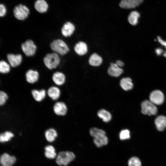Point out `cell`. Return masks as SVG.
Returning <instances> with one entry per match:
<instances>
[{"label":"cell","instance_id":"1","mask_svg":"<svg viewBox=\"0 0 166 166\" xmlns=\"http://www.w3.org/2000/svg\"><path fill=\"white\" fill-rule=\"evenodd\" d=\"M50 47L54 53L61 55L66 54L69 49L66 43L62 40L57 39L53 41L51 43Z\"/></svg>","mask_w":166,"mask_h":166},{"label":"cell","instance_id":"2","mask_svg":"<svg viewBox=\"0 0 166 166\" xmlns=\"http://www.w3.org/2000/svg\"><path fill=\"white\" fill-rule=\"evenodd\" d=\"M43 61L46 66L48 69H52L57 67L60 59L58 54L53 53L47 54L44 58Z\"/></svg>","mask_w":166,"mask_h":166},{"label":"cell","instance_id":"3","mask_svg":"<svg viewBox=\"0 0 166 166\" xmlns=\"http://www.w3.org/2000/svg\"><path fill=\"white\" fill-rule=\"evenodd\" d=\"M74 154L70 151H62L59 153L56 162L57 164L60 166H66L75 158Z\"/></svg>","mask_w":166,"mask_h":166},{"label":"cell","instance_id":"4","mask_svg":"<svg viewBox=\"0 0 166 166\" xmlns=\"http://www.w3.org/2000/svg\"><path fill=\"white\" fill-rule=\"evenodd\" d=\"M141 113L149 116L155 115L157 112V109L153 103L150 101L145 100L141 104Z\"/></svg>","mask_w":166,"mask_h":166},{"label":"cell","instance_id":"5","mask_svg":"<svg viewBox=\"0 0 166 166\" xmlns=\"http://www.w3.org/2000/svg\"><path fill=\"white\" fill-rule=\"evenodd\" d=\"M14 13V16L17 19L23 20L28 17L29 10L26 6L19 4L15 7Z\"/></svg>","mask_w":166,"mask_h":166},{"label":"cell","instance_id":"6","mask_svg":"<svg viewBox=\"0 0 166 166\" xmlns=\"http://www.w3.org/2000/svg\"><path fill=\"white\" fill-rule=\"evenodd\" d=\"M22 51L27 56L34 55L36 52L37 47L31 40H28L23 43L21 45Z\"/></svg>","mask_w":166,"mask_h":166},{"label":"cell","instance_id":"7","mask_svg":"<svg viewBox=\"0 0 166 166\" xmlns=\"http://www.w3.org/2000/svg\"><path fill=\"white\" fill-rule=\"evenodd\" d=\"M164 94L159 90H155L150 94V101L155 105H160L164 102Z\"/></svg>","mask_w":166,"mask_h":166},{"label":"cell","instance_id":"8","mask_svg":"<svg viewBox=\"0 0 166 166\" xmlns=\"http://www.w3.org/2000/svg\"><path fill=\"white\" fill-rule=\"evenodd\" d=\"M53 110L56 115L63 116L66 114L67 108L65 103L58 101L56 102L54 105Z\"/></svg>","mask_w":166,"mask_h":166},{"label":"cell","instance_id":"9","mask_svg":"<svg viewBox=\"0 0 166 166\" xmlns=\"http://www.w3.org/2000/svg\"><path fill=\"white\" fill-rule=\"evenodd\" d=\"M16 161L15 157L6 153L3 154L0 158V163L2 166H12Z\"/></svg>","mask_w":166,"mask_h":166},{"label":"cell","instance_id":"10","mask_svg":"<svg viewBox=\"0 0 166 166\" xmlns=\"http://www.w3.org/2000/svg\"><path fill=\"white\" fill-rule=\"evenodd\" d=\"M108 74L111 76L117 77L123 72V69L116 63H111L107 70Z\"/></svg>","mask_w":166,"mask_h":166},{"label":"cell","instance_id":"11","mask_svg":"<svg viewBox=\"0 0 166 166\" xmlns=\"http://www.w3.org/2000/svg\"><path fill=\"white\" fill-rule=\"evenodd\" d=\"M7 57L10 65L12 67L18 66L22 62V57L20 54L9 53L7 54Z\"/></svg>","mask_w":166,"mask_h":166},{"label":"cell","instance_id":"12","mask_svg":"<svg viewBox=\"0 0 166 166\" xmlns=\"http://www.w3.org/2000/svg\"><path fill=\"white\" fill-rule=\"evenodd\" d=\"M75 29L74 25L71 22H68L64 24L61 29V32L64 36L67 37L73 34Z\"/></svg>","mask_w":166,"mask_h":166},{"label":"cell","instance_id":"13","mask_svg":"<svg viewBox=\"0 0 166 166\" xmlns=\"http://www.w3.org/2000/svg\"><path fill=\"white\" fill-rule=\"evenodd\" d=\"M76 53L79 55L83 56L87 53L88 51V46L86 44L82 41L77 43L74 47Z\"/></svg>","mask_w":166,"mask_h":166},{"label":"cell","instance_id":"14","mask_svg":"<svg viewBox=\"0 0 166 166\" xmlns=\"http://www.w3.org/2000/svg\"><path fill=\"white\" fill-rule=\"evenodd\" d=\"M25 76L26 81L28 82L33 84L38 81L39 75L37 71L29 69L26 72Z\"/></svg>","mask_w":166,"mask_h":166},{"label":"cell","instance_id":"15","mask_svg":"<svg viewBox=\"0 0 166 166\" xmlns=\"http://www.w3.org/2000/svg\"><path fill=\"white\" fill-rule=\"evenodd\" d=\"M102 61L103 59L102 57L96 53L92 54L89 59V64L94 67L99 66L101 64Z\"/></svg>","mask_w":166,"mask_h":166},{"label":"cell","instance_id":"16","mask_svg":"<svg viewBox=\"0 0 166 166\" xmlns=\"http://www.w3.org/2000/svg\"><path fill=\"white\" fill-rule=\"evenodd\" d=\"M47 94L48 96L53 100H56L60 97L61 91L60 89L55 86L49 87L48 89Z\"/></svg>","mask_w":166,"mask_h":166},{"label":"cell","instance_id":"17","mask_svg":"<svg viewBox=\"0 0 166 166\" xmlns=\"http://www.w3.org/2000/svg\"><path fill=\"white\" fill-rule=\"evenodd\" d=\"M52 80L57 85H61L65 82V77L64 74L62 72H56L53 75Z\"/></svg>","mask_w":166,"mask_h":166},{"label":"cell","instance_id":"18","mask_svg":"<svg viewBox=\"0 0 166 166\" xmlns=\"http://www.w3.org/2000/svg\"><path fill=\"white\" fill-rule=\"evenodd\" d=\"M93 142L97 146L100 147L107 144L108 139L106 134H103L94 137Z\"/></svg>","mask_w":166,"mask_h":166},{"label":"cell","instance_id":"19","mask_svg":"<svg viewBox=\"0 0 166 166\" xmlns=\"http://www.w3.org/2000/svg\"><path fill=\"white\" fill-rule=\"evenodd\" d=\"M31 93L33 97L36 101L40 102L45 98L46 92L44 89L40 90L33 89L31 91Z\"/></svg>","mask_w":166,"mask_h":166},{"label":"cell","instance_id":"20","mask_svg":"<svg viewBox=\"0 0 166 166\" xmlns=\"http://www.w3.org/2000/svg\"><path fill=\"white\" fill-rule=\"evenodd\" d=\"M155 123L159 131H163L166 128V117L163 116L157 117L155 119Z\"/></svg>","mask_w":166,"mask_h":166},{"label":"cell","instance_id":"21","mask_svg":"<svg viewBox=\"0 0 166 166\" xmlns=\"http://www.w3.org/2000/svg\"><path fill=\"white\" fill-rule=\"evenodd\" d=\"M34 6L36 10L41 13L45 12L48 8V4L44 0H37L35 2Z\"/></svg>","mask_w":166,"mask_h":166},{"label":"cell","instance_id":"22","mask_svg":"<svg viewBox=\"0 0 166 166\" xmlns=\"http://www.w3.org/2000/svg\"><path fill=\"white\" fill-rule=\"evenodd\" d=\"M119 5L121 8L129 9L136 7L139 5L133 0H121Z\"/></svg>","mask_w":166,"mask_h":166},{"label":"cell","instance_id":"23","mask_svg":"<svg viewBox=\"0 0 166 166\" xmlns=\"http://www.w3.org/2000/svg\"><path fill=\"white\" fill-rule=\"evenodd\" d=\"M120 85L125 91L131 89L133 87L132 80L129 77L122 78L120 81Z\"/></svg>","mask_w":166,"mask_h":166},{"label":"cell","instance_id":"24","mask_svg":"<svg viewBox=\"0 0 166 166\" xmlns=\"http://www.w3.org/2000/svg\"><path fill=\"white\" fill-rule=\"evenodd\" d=\"M45 135L46 140L49 142L54 141L57 136V132L54 128H49L45 132Z\"/></svg>","mask_w":166,"mask_h":166},{"label":"cell","instance_id":"25","mask_svg":"<svg viewBox=\"0 0 166 166\" xmlns=\"http://www.w3.org/2000/svg\"><path fill=\"white\" fill-rule=\"evenodd\" d=\"M97 115L99 118L105 122H109L112 119L111 114L105 109H101L99 110L97 112Z\"/></svg>","mask_w":166,"mask_h":166},{"label":"cell","instance_id":"26","mask_svg":"<svg viewBox=\"0 0 166 166\" xmlns=\"http://www.w3.org/2000/svg\"><path fill=\"white\" fill-rule=\"evenodd\" d=\"M140 16V13L137 11L131 12L128 17L129 22L132 25H135L138 22V19Z\"/></svg>","mask_w":166,"mask_h":166},{"label":"cell","instance_id":"27","mask_svg":"<svg viewBox=\"0 0 166 166\" xmlns=\"http://www.w3.org/2000/svg\"><path fill=\"white\" fill-rule=\"evenodd\" d=\"M45 156L49 159L54 158L56 154L54 148L52 146L49 145L47 146L45 148Z\"/></svg>","mask_w":166,"mask_h":166},{"label":"cell","instance_id":"28","mask_svg":"<svg viewBox=\"0 0 166 166\" xmlns=\"http://www.w3.org/2000/svg\"><path fill=\"white\" fill-rule=\"evenodd\" d=\"M14 136V134L9 131H6L1 133L0 135V141L2 143L7 142L10 140Z\"/></svg>","mask_w":166,"mask_h":166},{"label":"cell","instance_id":"29","mask_svg":"<svg viewBox=\"0 0 166 166\" xmlns=\"http://www.w3.org/2000/svg\"><path fill=\"white\" fill-rule=\"evenodd\" d=\"M10 70V65L6 61L2 60L0 62V72L2 73H6Z\"/></svg>","mask_w":166,"mask_h":166},{"label":"cell","instance_id":"30","mask_svg":"<svg viewBox=\"0 0 166 166\" xmlns=\"http://www.w3.org/2000/svg\"><path fill=\"white\" fill-rule=\"evenodd\" d=\"M89 133L90 135L94 138L98 135L106 134L105 132L103 130L96 128H91L89 130Z\"/></svg>","mask_w":166,"mask_h":166},{"label":"cell","instance_id":"31","mask_svg":"<svg viewBox=\"0 0 166 166\" xmlns=\"http://www.w3.org/2000/svg\"><path fill=\"white\" fill-rule=\"evenodd\" d=\"M128 166H141V162L138 158L132 157L128 160Z\"/></svg>","mask_w":166,"mask_h":166},{"label":"cell","instance_id":"32","mask_svg":"<svg viewBox=\"0 0 166 166\" xmlns=\"http://www.w3.org/2000/svg\"><path fill=\"white\" fill-rule=\"evenodd\" d=\"M119 138L120 140H124L130 138L129 131L128 129L122 130L120 133Z\"/></svg>","mask_w":166,"mask_h":166},{"label":"cell","instance_id":"33","mask_svg":"<svg viewBox=\"0 0 166 166\" xmlns=\"http://www.w3.org/2000/svg\"><path fill=\"white\" fill-rule=\"evenodd\" d=\"M7 93L4 91H1L0 92V105L2 106L6 103L8 99Z\"/></svg>","mask_w":166,"mask_h":166},{"label":"cell","instance_id":"34","mask_svg":"<svg viewBox=\"0 0 166 166\" xmlns=\"http://www.w3.org/2000/svg\"><path fill=\"white\" fill-rule=\"evenodd\" d=\"M6 10L5 6L3 4H1L0 5V16L3 17L5 15L6 13Z\"/></svg>","mask_w":166,"mask_h":166},{"label":"cell","instance_id":"35","mask_svg":"<svg viewBox=\"0 0 166 166\" xmlns=\"http://www.w3.org/2000/svg\"><path fill=\"white\" fill-rule=\"evenodd\" d=\"M158 41L166 48V41L163 40L160 37H158Z\"/></svg>","mask_w":166,"mask_h":166},{"label":"cell","instance_id":"36","mask_svg":"<svg viewBox=\"0 0 166 166\" xmlns=\"http://www.w3.org/2000/svg\"><path fill=\"white\" fill-rule=\"evenodd\" d=\"M115 63L118 66L121 68L124 65V63L122 61L119 60H117Z\"/></svg>","mask_w":166,"mask_h":166},{"label":"cell","instance_id":"37","mask_svg":"<svg viewBox=\"0 0 166 166\" xmlns=\"http://www.w3.org/2000/svg\"><path fill=\"white\" fill-rule=\"evenodd\" d=\"M163 50L160 48H157L155 50V52L158 55H160L163 53Z\"/></svg>","mask_w":166,"mask_h":166},{"label":"cell","instance_id":"38","mask_svg":"<svg viewBox=\"0 0 166 166\" xmlns=\"http://www.w3.org/2000/svg\"><path fill=\"white\" fill-rule=\"evenodd\" d=\"M136 3L140 5L141 4L143 1V0H133Z\"/></svg>","mask_w":166,"mask_h":166}]
</instances>
